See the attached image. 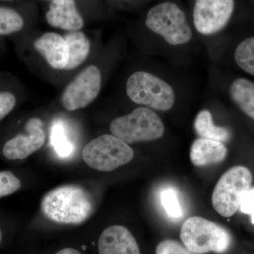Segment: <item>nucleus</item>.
Instances as JSON below:
<instances>
[{
  "mask_svg": "<svg viewBox=\"0 0 254 254\" xmlns=\"http://www.w3.org/2000/svg\"><path fill=\"white\" fill-rule=\"evenodd\" d=\"M98 252L99 254H141L135 237L121 225H113L102 232Z\"/></svg>",
  "mask_w": 254,
  "mask_h": 254,
  "instance_id": "11",
  "label": "nucleus"
},
{
  "mask_svg": "<svg viewBox=\"0 0 254 254\" xmlns=\"http://www.w3.org/2000/svg\"><path fill=\"white\" fill-rule=\"evenodd\" d=\"M126 92L133 103L154 111H169L176 103L177 95L172 85L148 71L132 73L127 81Z\"/></svg>",
  "mask_w": 254,
  "mask_h": 254,
  "instance_id": "3",
  "label": "nucleus"
},
{
  "mask_svg": "<svg viewBox=\"0 0 254 254\" xmlns=\"http://www.w3.org/2000/svg\"><path fill=\"white\" fill-rule=\"evenodd\" d=\"M156 254H192L180 243L173 240H164L156 248Z\"/></svg>",
  "mask_w": 254,
  "mask_h": 254,
  "instance_id": "23",
  "label": "nucleus"
},
{
  "mask_svg": "<svg viewBox=\"0 0 254 254\" xmlns=\"http://www.w3.org/2000/svg\"><path fill=\"white\" fill-rule=\"evenodd\" d=\"M101 83L99 68L88 66L66 87L62 95V105L68 111L86 108L99 95Z\"/></svg>",
  "mask_w": 254,
  "mask_h": 254,
  "instance_id": "9",
  "label": "nucleus"
},
{
  "mask_svg": "<svg viewBox=\"0 0 254 254\" xmlns=\"http://www.w3.org/2000/svg\"><path fill=\"white\" fill-rule=\"evenodd\" d=\"M55 254H82L81 252H78V250H75L73 248H66L59 251Z\"/></svg>",
  "mask_w": 254,
  "mask_h": 254,
  "instance_id": "25",
  "label": "nucleus"
},
{
  "mask_svg": "<svg viewBox=\"0 0 254 254\" xmlns=\"http://www.w3.org/2000/svg\"><path fill=\"white\" fill-rule=\"evenodd\" d=\"M180 239L187 250L195 254L224 253L232 243L226 229L198 216L190 217L182 224Z\"/></svg>",
  "mask_w": 254,
  "mask_h": 254,
  "instance_id": "5",
  "label": "nucleus"
},
{
  "mask_svg": "<svg viewBox=\"0 0 254 254\" xmlns=\"http://www.w3.org/2000/svg\"><path fill=\"white\" fill-rule=\"evenodd\" d=\"M50 141L55 153L60 158H71L74 153V145L70 141L64 125L61 122H57L52 127Z\"/></svg>",
  "mask_w": 254,
  "mask_h": 254,
  "instance_id": "19",
  "label": "nucleus"
},
{
  "mask_svg": "<svg viewBox=\"0 0 254 254\" xmlns=\"http://www.w3.org/2000/svg\"><path fill=\"white\" fill-rule=\"evenodd\" d=\"M6 1H13V0H6Z\"/></svg>",
  "mask_w": 254,
  "mask_h": 254,
  "instance_id": "27",
  "label": "nucleus"
},
{
  "mask_svg": "<svg viewBox=\"0 0 254 254\" xmlns=\"http://www.w3.org/2000/svg\"><path fill=\"white\" fill-rule=\"evenodd\" d=\"M160 203L170 218L180 219L183 216L177 192L173 189L167 188L161 192Z\"/></svg>",
  "mask_w": 254,
  "mask_h": 254,
  "instance_id": "21",
  "label": "nucleus"
},
{
  "mask_svg": "<svg viewBox=\"0 0 254 254\" xmlns=\"http://www.w3.org/2000/svg\"><path fill=\"white\" fill-rule=\"evenodd\" d=\"M227 155L225 143L208 138H197L190 148V160L197 167L220 163L225 160Z\"/></svg>",
  "mask_w": 254,
  "mask_h": 254,
  "instance_id": "14",
  "label": "nucleus"
},
{
  "mask_svg": "<svg viewBox=\"0 0 254 254\" xmlns=\"http://www.w3.org/2000/svg\"><path fill=\"white\" fill-rule=\"evenodd\" d=\"M85 163L94 170L110 172L130 163L134 151L114 135L104 134L89 142L82 153Z\"/></svg>",
  "mask_w": 254,
  "mask_h": 254,
  "instance_id": "7",
  "label": "nucleus"
},
{
  "mask_svg": "<svg viewBox=\"0 0 254 254\" xmlns=\"http://www.w3.org/2000/svg\"><path fill=\"white\" fill-rule=\"evenodd\" d=\"M194 128L199 138H208L227 143L231 138V133L225 127L218 126L213 122L210 110H200L194 121Z\"/></svg>",
  "mask_w": 254,
  "mask_h": 254,
  "instance_id": "17",
  "label": "nucleus"
},
{
  "mask_svg": "<svg viewBox=\"0 0 254 254\" xmlns=\"http://www.w3.org/2000/svg\"><path fill=\"white\" fill-rule=\"evenodd\" d=\"M41 120L32 118L26 125V134H18L5 143L3 155L9 160H22L41 149L46 141V133Z\"/></svg>",
  "mask_w": 254,
  "mask_h": 254,
  "instance_id": "10",
  "label": "nucleus"
},
{
  "mask_svg": "<svg viewBox=\"0 0 254 254\" xmlns=\"http://www.w3.org/2000/svg\"><path fill=\"white\" fill-rule=\"evenodd\" d=\"M233 58L241 71L254 78V36L246 37L237 43Z\"/></svg>",
  "mask_w": 254,
  "mask_h": 254,
  "instance_id": "18",
  "label": "nucleus"
},
{
  "mask_svg": "<svg viewBox=\"0 0 254 254\" xmlns=\"http://www.w3.org/2000/svg\"><path fill=\"white\" fill-rule=\"evenodd\" d=\"M21 186V181L10 171L0 172V198L17 191Z\"/></svg>",
  "mask_w": 254,
  "mask_h": 254,
  "instance_id": "22",
  "label": "nucleus"
},
{
  "mask_svg": "<svg viewBox=\"0 0 254 254\" xmlns=\"http://www.w3.org/2000/svg\"><path fill=\"white\" fill-rule=\"evenodd\" d=\"M67 43L68 63L66 70H72L81 64L91 50V42L84 33L81 31H71L64 37Z\"/></svg>",
  "mask_w": 254,
  "mask_h": 254,
  "instance_id": "16",
  "label": "nucleus"
},
{
  "mask_svg": "<svg viewBox=\"0 0 254 254\" xmlns=\"http://www.w3.org/2000/svg\"><path fill=\"white\" fill-rule=\"evenodd\" d=\"M46 18L50 26L70 32L79 31L84 25L74 0H53Z\"/></svg>",
  "mask_w": 254,
  "mask_h": 254,
  "instance_id": "12",
  "label": "nucleus"
},
{
  "mask_svg": "<svg viewBox=\"0 0 254 254\" xmlns=\"http://www.w3.org/2000/svg\"><path fill=\"white\" fill-rule=\"evenodd\" d=\"M110 132L127 144L160 139L165 133V125L154 110L138 107L128 115L115 119Z\"/></svg>",
  "mask_w": 254,
  "mask_h": 254,
  "instance_id": "4",
  "label": "nucleus"
},
{
  "mask_svg": "<svg viewBox=\"0 0 254 254\" xmlns=\"http://www.w3.org/2000/svg\"><path fill=\"white\" fill-rule=\"evenodd\" d=\"M41 211L51 221L79 225L93 211V201L86 189L76 185H63L50 190L41 200Z\"/></svg>",
  "mask_w": 254,
  "mask_h": 254,
  "instance_id": "1",
  "label": "nucleus"
},
{
  "mask_svg": "<svg viewBox=\"0 0 254 254\" xmlns=\"http://www.w3.org/2000/svg\"><path fill=\"white\" fill-rule=\"evenodd\" d=\"M1 239H2V234H1V230H0V243H1Z\"/></svg>",
  "mask_w": 254,
  "mask_h": 254,
  "instance_id": "26",
  "label": "nucleus"
},
{
  "mask_svg": "<svg viewBox=\"0 0 254 254\" xmlns=\"http://www.w3.org/2000/svg\"><path fill=\"white\" fill-rule=\"evenodd\" d=\"M235 0H195L193 26L201 36L218 34L225 29L233 15Z\"/></svg>",
  "mask_w": 254,
  "mask_h": 254,
  "instance_id": "8",
  "label": "nucleus"
},
{
  "mask_svg": "<svg viewBox=\"0 0 254 254\" xmlns=\"http://www.w3.org/2000/svg\"><path fill=\"white\" fill-rule=\"evenodd\" d=\"M145 25L164 43L172 47L190 44L193 39V31L186 14L175 3H160L148 11Z\"/></svg>",
  "mask_w": 254,
  "mask_h": 254,
  "instance_id": "2",
  "label": "nucleus"
},
{
  "mask_svg": "<svg viewBox=\"0 0 254 254\" xmlns=\"http://www.w3.org/2000/svg\"><path fill=\"white\" fill-rule=\"evenodd\" d=\"M240 209L242 213L250 215L251 222L254 225V188L250 189L244 195Z\"/></svg>",
  "mask_w": 254,
  "mask_h": 254,
  "instance_id": "24",
  "label": "nucleus"
},
{
  "mask_svg": "<svg viewBox=\"0 0 254 254\" xmlns=\"http://www.w3.org/2000/svg\"><path fill=\"white\" fill-rule=\"evenodd\" d=\"M228 94L232 103L254 120V82L247 78H235L229 86Z\"/></svg>",
  "mask_w": 254,
  "mask_h": 254,
  "instance_id": "15",
  "label": "nucleus"
},
{
  "mask_svg": "<svg viewBox=\"0 0 254 254\" xmlns=\"http://www.w3.org/2000/svg\"><path fill=\"white\" fill-rule=\"evenodd\" d=\"M252 175L242 165L232 167L225 172L215 185L212 195L214 209L222 217L233 216L240 209L241 201L250 190Z\"/></svg>",
  "mask_w": 254,
  "mask_h": 254,
  "instance_id": "6",
  "label": "nucleus"
},
{
  "mask_svg": "<svg viewBox=\"0 0 254 254\" xmlns=\"http://www.w3.org/2000/svg\"><path fill=\"white\" fill-rule=\"evenodd\" d=\"M37 52L46 59L50 67L65 69L68 63L67 43L64 37L55 33H46L33 42Z\"/></svg>",
  "mask_w": 254,
  "mask_h": 254,
  "instance_id": "13",
  "label": "nucleus"
},
{
  "mask_svg": "<svg viewBox=\"0 0 254 254\" xmlns=\"http://www.w3.org/2000/svg\"><path fill=\"white\" fill-rule=\"evenodd\" d=\"M24 26V19L16 10L0 6V36L16 34Z\"/></svg>",
  "mask_w": 254,
  "mask_h": 254,
  "instance_id": "20",
  "label": "nucleus"
}]
</instances>
